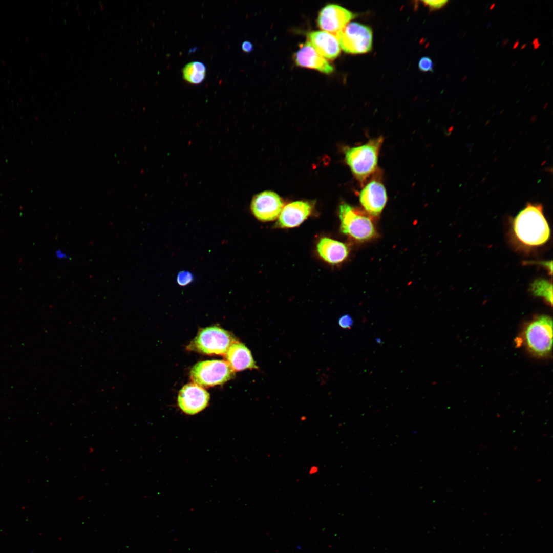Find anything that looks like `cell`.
<instances>
[{"label":"cell","instance_id":"8992f818","mask_svg":"<svg viewBox=\"0 0 553 553\" xmlns=\"http://www.w3.org/2000/svg\"><path fill=\"white\" fill-rule=\"evenodd\" d=\"M334 35L346 53H365L372 49V31L367 26L351 22Z\"/></svg>","mask_w":553,"mask_h":553},{"label":"cell","instance_id":"d6986e66","mask_svg":"<svg viewBox=\"0 0 553 553\" xmlns=\"http://www.w3.org/2000/svg\"><path fill=\"white\" fill-rule=\"evenodd\" d=\"M194 280L193 273L187 270L180 271L176 277L177 283L180 286H187L193 282Z\"/></svg>","mask_w":553,"mask_h":553},{"label":"cell","instance_id":"8fae6325","mask_svg":"<svg viewBox=\"0 0 553 553\" xmlns=\"http://www.w3.org/2000/svg\"><path fill=\"white\" fill-rule=\"evenodd\" d=\"M359 197L360 202L365 210L373 216H377L381 212L387 201L385 186L376 180L368 183L360 191Z\"/></svg>","mask_w":553,"mask_h":553},{"label":"cell","instance_id":"e0dca14e","mask_svg":"<svg viewBox=\"0 0 553 553\" xmlns=\"http://www.w3.org/2000/svg\"><path fill=\"white\" fill-rule=\"evenodd\" d=\"M183 78L192 84H199L204 80L206 75V67L201 61L191 62L182 70Z\"/></svg>","mask_w":553,"mask_h":553},{"label":"cell","instance_id":"9c48e42d","mask_svg":"<svg viewBox=\"0 0 553 553\" xmlns=\"http://www.w3.org/2000/svg\"><path fill=\"white\" fill-rule=\"evenodd\" d=\"M283 207L281 198L271 191H265L254 196L250 205L251 211L255 217L264 222L275 220Z\"/></svg>","mask_w":553,"mask_h":553},{"label":"cell","instance_id":"ffe728a7","mask_svg":"<svg viewBox=\"0 0 553 553\" xmlns=\"http://www.w3.org/2000/svg\"><path fill=\"white\" fill-rule=\"evenodd\" d=\"M419 69L424 72L433 71V63L430 58L423 57L420 58L418 62Z\"/></svg>","mask_w":553,"mask_h":553},{"label":"cell","instance_id":"2e32d148","mask_svg":"<svg viewBox=\"0 0 553 553\" xmlns=\"http://www.w3.org/2000/svg\"><path fill=\"white\" fill-rule=\"evenodd\" d=\"M316 249L320 257L331 264L342 262L349 253V249L345 244L327 237L320 240Z\"/></svg>","mask_w":553,"mask_h":553},{"label":"cell","instance_id":"7c38bea8","mask_svg":"<svg viewBox=\"0 0 553 553\" xmlns=\"http://www.w3.org/2000/svg\"><path fill=\"white\" fill-rule=\"evenodd\" d=\"M293 59L296 65L300 67L314 69L326 74L334 71L333 67L308 41L300 45Z\"/></svg>","mask_w":553,"mask_h":553},{"label":"cell","instance_id":"5bb4252c","mask_svg":"<svg viewBox=\"0 0 553 553\" xmlns=\"http://www.w3.org/2000/svg\"><path fill=\"white\" fill-rule=\"evenodd\" d=\"M308 41L325 58H336L340 53L339 42L336 36L324 31H313L307 34Z\"/></svg>","mask_w":553,"mask_h":553},{"label":"cell","instance_id":"6da1fadb","mask_svg":"<svg viewBox=\"0 0 553 553\" xmlns=\"http://www.w3.org/2000/svg\"><path fill=\"white\" fill-rule=\"evenodd\" d=\"M513 240L524 249H532L546 244L550 230L540 204L528 203L514 218L512 224Z\"/></svg>","mask_w":553,"mask_h":553},{"label":"cell","instance_id":"7402d4cb","mask_svg":"<svg viewBox=\"0 0 553 553\" xmlns=\"http://www.w3.org/2000/svg\"><path fill=\"white\" fill-rule=\"evenodd\" d=\"M353 323L352 318L349 315H344L341 317L338 320V324L343 328H349Z\"/></svg>","mask_w":553,"mask_h":553},{"label":"cell","instance_id":"52a82bcc","mask_svg":"<svg viewBox=\"0 0 553 553\" xmlns=\"http://www.w3.org/2000/svg\"><path fill=\"white\" fill-rule=\"evenodd\" d=\"M524 336L529 350L539 356L550 352L552 344V321L548 316L542 315L531 322L527 326Z\"/></svg>","mask_w":553,"mask_h":553},{"label":"cell","instance_id":"cb8c5ba5","mask_svg":"<svg viewBox=\"0 0 553 553\" xmlns=\"http://www.w3.org/2000/svg\"><path fill=\"white\" fill-rule=\"evenodd\" d=\"M242 49L244 52L249 53L252 50L253 46L250 42L245 41L242 45Z\"/></svg>","mask_w":553,"mask_h":553},{"label":"cell","instance_id":"30bf717a","mask_svg":"<svg viewBox=\"0 0 553 553\" xmlns=\"http://www.w3.org/2000/svg\"><path fill=\"white\" fill-rule=\"evenodd\" d=\"M209 401V394L202 387L195 383L185 385L180 390L177 402L185 414L195 415L204 410Z\"/></svg>","mask_w":553,"mask_h":553},{"label":"cell","instance_id":"9a60e30c","mask_svg":"<svg viewBox=\"0 0 553 553\" xmlns=\"http://www.w3.org/2000/svg\"><path fill=\"white\" fill-rule=\"evenodd\" d=\"M224 356L235 372L258 368L249 349L237 340L231 344Z\"/></svg>","mask_w":553,"mask_h":553},{"label":"cell","instance_id":"603a6c76","mask_svg":"<svg viewBox=\"0 0 553 553\" xmlns=\"http://www.w3.org/2000/svg\"><path fill=\"white\" fill-rule=\"evenodd\" d=\"M54 254L55 257L60 260H67L70 259L69 256L63 250L61 249H57L55 251Z\"/></svg>","mask_w":553,"mask_h":553},{"label":"cell","instance_id":"277c9868","mask_svg":"<svg viewBox=\"0 0 553 553\" xmlns=\"http://www.w3.org/2000/svg\"><path fill=\"white\" fill-rule=\"evenodd\" d=\"M339 215L340 229L343 233L360 241L368 240L375 234L371 219L348 204L340 205Z\"/></svg>","mask_w":553,"mask_h":553},{"label":"cell","instance_id":"ac0fdd59","mask_svg":"<svg viewBox=\"0 0 553 553\" xmlns=\"http://www.w3.org/2000/svg\"><path fill=\"white\" fill-rule=\"evenodd\" d=\"M532 291L535 295L544 298L546 301L552 305L551 283L544 280L536 281L532 285Z\"/></svg>","mask_w":553,"mask_h":553},{"label":"cell","instance_id":"4fadbf2b","mask_svg":"<svg viewBox=\"0 0 553 553\" xmlns=\"http://www.w3.org/2000/svg\"><path fill=\"white\" fill-rule=\"evenodd\" d=\"M312 205L307 201H295L284 206L279 215L276 226L292 228L299 226L310 215Z\"/></svg>","mask_w":553,"mask_h":553},{"label":"cell","instance_id":"3957f363","mask_svg":"<svg viewBox=\"0 0 553 553\" xmlns=\"http://www.w3.org/2000/svg\"><path fill=\"white\" fill-rule=\"evenodd\" d=\"M236 340L230 333L223 329L209 327L201 329L187 349L204 354L224 356Z\"/></svg>","mask_w":553,"mask_h":553},{"label":"cell","instance_id":"ba28073f","mask_svg":"<svg viewBox=\"0 0 553 553\" xmlns=\"http://www.w3.org/2000/svg\"><path fill=\"white\" fill-rule=\"evenodd\" d=\"M355 16L356 14L338 5L329 4L320 11L316 23L324 31L335 34Z\"/></svg>","mask_w":553,"mask_h":553},{"label":"cell","instance_id":"5b68a950","mask_svg":"<svg viewBox=\"0 0 553 553\" xmlns=\"http://www.w3.org/2000/svg\"><path fill=\"white\" fill-rule=\"evenodd\" d=\"M235 372L224 360L200 361L191 369L190 376L193 382L201 387L222 385L235 377Z\"/></svg>","mask_w":553,"mask_h":553},{"label":"cell","instance_id":"44dd1931","mask_svg":"<svg viewBox=\"0 0 553 553\" xmlns=\"http://www.w3.org/2000/svg\"><path fill=\"white\" fill-rule=\"evenodd\" d=\"M422 2L430 8L436 9L443 7L447 3L448 1H423Z\"/></svg>","mask_w":553,"mask_h":553},{"label":"cell","instance_id":"7a4b0ae2","mask_svg":"<svg viewBox=\"0 0 553 553\" xmlns=\"http://www.w3.org/2000/svg\"><path fill=\"white\" fill-rule=\"evenodd\" d=\"M383 138L369 140L358 146L345 151V161L356 179L363 183L375 171Z\"/></svg>","mask_w":553,"mask_h":553}]
</instances>
